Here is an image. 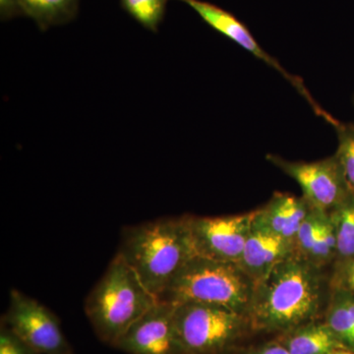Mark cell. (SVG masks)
I'll list each match as a JSON object with an SVG mask.
<instances>
[{
	"label": "cell",
	"instance_id": "obj_1",
	"mask_svg": "<svg viewBox=\"0 0 354 354\" xmlns=\"http://www.w3.org/2000/svg\"><path fill=\"white\" fill-rule=\"evenodd\" d=\"M323 270L295 252L258 281L247 312L253 333L278 335L322 320L330 295Z\"/></svg>",
	"mask_w": 354,
	"mask_h": 354
},
{
	"label": "cell",
	"instance_id": "obj_2",
	"mask_svg": "<svg viewBox=\"0 0 354 354\" xmlns=\"http://www.w3.org/2000/svg\"><path fill=\"white\" fill-rule=\"evenodd\" d=\"M118 254L160 299L177 272L196 256L188 215L123 228Z\"/></svg>",
	"mask_w": 354,
	"mask_h": 354
},
{
	"label": "cell",
	"instance_id": "obj_3",
	"mask_svg": "<svg viewBox=\"0 0 354 354\" xmlns=\"http://www.w3.org/2000/svg\"><path fill=\"white\" fill-rule=\"evenodd\" d=\"M158 301L116 253L86 298L85 313L100 341L113 348L133 324Z\"/></svg>",
	"mask_w": 354,
	"mask_h": 354
},
{
	"label": "cell",
	"instance_id": "obj_4",
	"mask_svg": "<svg viewBox=\"0 0 354 354\" xmlns=\"http://www.w3.org/2000/svg\"><path fill=\"white\" fill-rule=\"evenodd\" d=\"M255 285L235 263L218 262L196 255L177 272L158 300L172 304L220 305L247 316Z\"/></svg>",
	"mask_w": 354,
	"mask_h": 354
},
{
	"label": "cell",
	"instance_id": "obj_5",
	"mask_svg": "<svg viewBox=\"0 0 354 354\" xmlns=\"http://www.w3.org/2000/svg\"><path fill=\"white\" fill-rule=\"evenodd\" d=\"M174 322L185 354H234L253 333L244 314L199 302L174 304Z\"/></svg>",
	"mask_w": 354,
	"mask_h": 354
},
{
	"label": "cell",
	"instance_id": "obj_6",
	"mask_svg": "<svg viewBox=\"0 0 354 354\" xmlns=\"http://www.w3.org/2000/svg\"><path fill=\"white\" fill-rule=\"evenodd\" d=\"M1 323L39 354H74L55 314L19 290L10 291Z\"/></svg>",
	"mask_w": 354,
	"mask_h": 354
},
{
	"label": "cell",
	"instance_id": "obj_7",
	"mask_svg": "<svg viewBox=\"0 0 354 354\" xmlns=\"http://www.w3.org/2000/svg\"><path fill=\"white\" fill-rule=\"evenodd\" d=\"M266 158L292 178L302 196L318 211L329 214L351 194L335 155L315 162H295L272 153Z\"/></svg>",
	"mask_w": 354,
	"mask_h": 354
},
{
	"label": "cell",
	"instance_id": "obj_8",
	"mask_svg": "<svg viewBox=\"0 0 354 354\" xmlns=\"http://www.w3.org/2000/svg\"><path fill=\"white\" fill-rule=\"evenodd\" d=\"M254 216L255 211L221 216L188 215L195 253L206 259L237 264L252 230Z\"/></svg>",
	"mask_w": 354,
	"mask_h": 354
},
{
	"label": "cell",
	"instance_id": "obj_9",
	"mask_svg": "<svg viewBox=\"0 0 354 354\" xmlns=\"http://www.w3.org/2000/svg\"><path fill=\"white\" fill-rule=\"evenodd\" d=\"M113 348L127 354H185L174 322V304L158 300Z\"/></svg>",
	"mask_w": 354,
	"mask_h": 354
},
{
	"label": "cell",
	"instance_id": "obj_10",
	"mask_svg": "<svg viewBox=\"0 0 354 354\" xmlns=\"http://www.w3.org/2000/svg\"><path fill=\"white\" fill-rule=\"evenodd\" d=\"M203 21L209 26L212 29L220 32L221 35L230 39V41H234L235 44H239V46H241L248 53H252L254 57L259 58L264 64L278 71L297 91L298 94L306 100V102H308L317 115L324 118L329 123L334 120V118L330 115L327 111H324L320 104L313 99L311 93L307 90L302 79L291 74L290 72H288V70L283 67L281 62H279L276 58L269 55L256 41L246 25L241 20L237 19L234 14L228 12V11L221 8L220 6H216V4H213V6H209L205 9L204 13H203Z\"/></svg>",
	"mask_w": 354,
	"mask_h": 354
},
{
	"label": "cell",
	"instance_id": "obj_11",
	"mask_svg": "<svg viewBox=\"0 0 354 354\" xmlns=\"http://www.w3.org/2000/svg\"><path fill=\"white\" fill-rule=\"evenodd\" d=\"M312 209L313 207L304 196L298 197L290 193H274L267 204L255 209L252 228L295 243L298 230Z\"/></svg>",
	"mask_w": 354,
	"mask_h": 354
},
{
	"label": "cell",
	"instance_id": "obj_12",
	"mask_svg": "<svg viewBox=\"0 0 354 354\" xmlns=\"http://www.w3.org/2000/svg\"><path fill=\"white\" fill-rule=\"evenodd\" d=\"M295 253L292 241L252 228L237 265L257 283L277 265Z\"/></svg>",
	"mask_w": 354,
	"mask_h": 354
},
{
	"label": "cell",
	"instance_id": "obj_13",
	"mask_svg": "<svg viewBox=\"0 0 354 354\" xmlns=\"http://www.w3.org/2000/svg\"><path fill=\"white\" fill-rule=\"evenodd\" d=\"M276 339L290 354H330L344 348L323 319L278 335Z\"/></svg>",
	"mask_w": 354,
	"mask_h": 354
},
{
	"label": "cell",
	"instance_id": "obj_14",
	"mask_svg": "<svg viewBox=\"0 0 354 354\" xmlns=\"http://www.w3.org/2000/svg\"><path fill=\"white\" fill-rule=\"evenodd\" d=\"M323 320L342 346L354 353V292L330 290Z\"/></svg>",
	"mask_w": 354,
	"mask_h": 354
},
{
	"label": "cell",
	"instance_id": "obj_15",
	"mask_svg": "<svg viewBox=\"0 0 354 354\" xmlns=\"http://www.w3.org/2000/svg\"><path fill=\"white\" fill-rule=\"evenodd\" d=\"M80 0H18L21 14L31 18L41 31L66 24L78 14Z\"/></svg>",
	"mask_w": 354,
	"mask_h": 354
},
{
	"label": "cell",
	"instance_id": "obj_16",
	"mask_svg": "<svg viewBox=\"0 0 354 354\" xmlns=\"http://www.w3.org/2000/svg\"><path fill=\"white\" fill-rule=\"evenodd\" d=\"M337 237V260L354 257V195L349 194L337 208L328 214Z\"/></svg>",
	"mask_w": 354,
	"mask_h": 354
},
{
	"label": "cell",
	"instance_id": "obj_17",
	"mask_svg": "<svg viewBox=\"0 0 354 354\" xmlns=\"http://www.w3.org/2000/svg\"><path fill=\"white\" fill-rule=\"evenodd\" d=\"M169 0H120L121 6L142 27L158 32Z\"/></svg>",
	"mask_w": 354,
	"mask_h": 354
},
{
	"label": "cell",
	"instance_id": "obj_18",
	"mask_svg": "<svg viewBox=\"0 0 354 354\" xmlns=\"http://www.w3.org/2000/svg\"><path fill=\"white\" fill-rule=\"evenodd\" d=\"M330 125L337 136L335 155L339 160L349 193L354 195V123H342L335 120Z\"/></svg>",
	"mask_w": 354,
	"mask_h": 354
},
{
	"label": "cell",
	"instance_id": "obj_19",
	"mask_svg": "<svg viewBox=\"0 0 354 354\" xmlns=\"http://www.w3.org/2000/svg\"><path fill=\"white\" fill-rule=\"evenodd\" d=\"M306 260L322 269L337 260V237L328 214L324 216L320 232Z\"/></svg>",
	"mask_w": 354,
	"mask_h": 354
},
{
	"label": "cell",
	"instance_id": "obj_20",
	"mask_svg": "<svg viewBox=\"0 0 354 354\" xmlns=\"http://www.w3.org/2000/svg\"><path fill=\"white\" fill-rule=\"evenodd\" d=\"M326 214L324 212L312 209L307 218L302 223L301 227L298 230L295 237V252L298 255L307 259L315 243L317 236L320 232L321 225Z\"/></svg>",
	"mask_w": 354,
	"mask_h": 354
},
{
	"label": "cell",
	"instance_id": "obj_21",
	"mask_svg": "<svg viewBox=\"0 0 354 354\" xmlns=\"http://www.w3.org/2000/svg\"><path fill=\"white\" fill-rule=\"evenodd\" d=\"M330 290H344L354 292V257L337 261L335 271L330 278Z\"/></svg>",
	"mask_w": 354,
	"mask_h": 354
},
{
	"label": "cell",
	"instance_id": "obj_22",
	"mask_svg": "<svg viewBox=\"0 0 354 354\" xmlns=\"http://www.w3.org/2000/svg\"><path fill=\"white\" fill-rule=\"evenodd\" d=\"M0 354L39 353L1 323V326H0Z\"/></svg>",
	"mask_w": 354,
	"mask_h": 354
},
{
	"label": "cell",
	"instance_id": "obj_23",
	"mask_svg": "<svg viewBox=\"0 0 354 354\" xmlns=\"http://www.w3.org/2000/svg\"><path fill=\"white\" fill-rule=\"evenodd\" d=\"M234 354H290L285 346L274 339L272 341L244 349L239 348Z\"/></svg>",
	"mask_w": 354,
	"mask_h": 354
},
{
	"label": "cell",
	"instance_id": "obj_24",
	"mask_svg": "<svg viewBox=\"0 0 354 354\" xmlns=\"http://www.w3.org/2000/svg\"><path fill=\"white\" fill-rule=\"evenodd\" d=\"M0 15L2 21L22 15L18 0H0Z\"/></svg>",
	"mask_w": 354,
	"mask_h": 354
},
{
	"label": "cell",
	"instance_id": "obj_25",
	"mask_svg": "<svg viewBox=\"0 0 354 354\" xmlns=\"http://www.w3.org/2000/svg\"><path fill=\"white\" fill-rule=\"evenodd\" d=\"M330 354H354L353 351H349L348 348H337L335 349L334 351H332Z\"/></svg>",
	"mask_w": 354,
	"mask_h": 354
}]
</instances>
